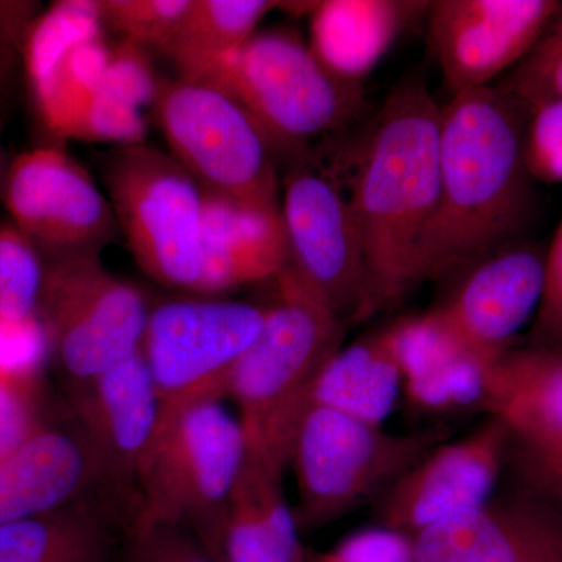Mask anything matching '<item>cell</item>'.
I'll return each instance as SVG.
<instances>
[{
    "instance_id": "1",
    "label": "cell",
    "mask_w": 562,
    "mask_h": 562,
    "mask_svg": "<svg viewBox=\"0 0 562 562\" xmlns=\"http://www.w3.org/2000/svg\"><path fill=\"white\" fill-rule=\"evenodd\" d=\"M441 105L409 77L346 155L341 183L360 236L372 316L401 305L422 281V262L439 202Z\"/></svg>"
},
{
    "instance_id": "2",
    "label": "cell",
    "mask_w": 562,
    "mask_h": 562,
    "mask_svg": "<svg viewBox=\"0 0 562 562\" xmlns=\"http://www.w3.org/2000/svg\"><path fill=\"white\" fill-rule=\"evenodd\" d=\"M530 110L497 85L441 106L439 202L422 281L458 277L491 251L528 239L538 211L525 161Z\"/></svg>"
},
{
    "instance_id": "3",
    "label": "cell",
    "mask_w": 562,
    "mask_h": 562,
    "mask_svg": "<svg viewBox=\"0 0 562 562\" xmlns=\"http://www.w3.org/2000/svg\"><path fill=\"white\" fill-rule=\"evenodd\" d=\"M276 281L279 302L266 308L260 335L232 373L228 395L241 409L244 432L286 471L314 386L341 349L347 324L290 266Z\"/></svg>"
},
{
    "instance_id": "4",
    "label": "cell",
    "mask_w": 562,
    "mask_h": 562,
    "mask_svg": "<svg viewBox=\"0 0 562 562\" xmlns=\"http://www.w3.org/2000/svg\"><path fill=\"white\" fill-rule=\"evenodd\" d=\"M198 81L238 103L271 154L295 162L313 140L349 127L364 109V85L336 76L288 29L257 31Z\"/></svg>"
},
{
    "instance_id": "5",
    "label": "cell",
    "mask_w": 562,
    "mask_h": 562,
    "mask_svg": "<svg viewBox=\"0 0 562 562\" xmlns=\"http://www.w3.org/2000/svg\"><path fill=\"white\" fill-rule=\"evenodd\" d=\"M450 428L391 432L383 425L312 405L303 417L290 465L297 479L299 531L327 527L362 503L379 498L428 450L447 441Z\"/></svg>"
},
{
    "instance_id": "6",
    "label": "cell",
    "mask_w": 562,
    "mask_h": 562,
    "mask_svg": "<svg viewBox=\"0 0 562 562\" xmlns=\"http://www.w3.org/2000/svg\"><path fill=\"white\" fill-rule=\"evenodd\" d=\"M244 450L241 420L233 419L220 402L192 406L151 443L140 464L138 522L191 531L221 560Z\"/></svg>"
},
{
    "instance_id": "7",
    "label": "cell",
    "mask_w": 562,
    "mask_h": 562,
    "mask_svg": "<svg viewBox=\"0 0 562 562\" xmlns=\"http://www.w3.org/2000/svg\"><path fill=\"white\" fill-rule=\"evenodd\" d=\"M117 227L144 273L162 286L199 292L203 277L202 190L149 144L117 147L105 165Z\"/></svg>"
},
{
    "instance_id": "8",
    "label": "cell",
    "mask_w": 562,
    "mask_h": 562,
    "mask_svg": "<svg viewBox=\"0 0 562 562\" xmlns=\"http://www.w3.org/2000/svg\"><path fill=\"white\" fill-rule=\"evenodd\" d=\"M265 314L228 301H177L151 310L140 350L157 392L154 442L192 406L228 395L232 373L260 335Z\"/></svg>"
},
{
    "instance_id": "9",
    "label": "cell",
    "mask_w": 562,
    "mask_h": 562,
    "mask_svg": "<svg viewBox=\"0 0 562 562\" xmlns=\"http://www.w3.org/2000/svg\"><path fill=\"white\" fill-rule=\"evenodd\" d=\"M169 155L202 191L279 210L272 154L241 106L216 88L160 80L154 102Z\"/></svg>"
},
{
    "instance_id": "10",
    "label": "cell",
    "mask_w": 562,
    "mask_h": 562,
    "mask_svg": "<svg viewBox=\"0 0 562 562\" xmlns=\"http://www.w3.org/2000/svg\"><path fill=\"white\" fill-rule=\"evenodd\" d=\"M150 310L99 255L46 262L38 316L50 358L69 386L88 382L140 350Z\"/></svg>"
},
{
    "instance_id": "11",
    "label": "cell",
    "mask_w": 562,
    "mask_h": 562,
    "mask_svg": "<svg viewBox=\"0 0 562 562\" xmlns=\"http://www.w3.org/2000/svg\"><path fill=\"white\" fill-rule=\"evenodd\" d=\"M280 210L292 271L346 324L371 317L357 224L330 169L295 162L284 179Z\"/></svg>"
},
{
    "instance_id": "12",
    "label": "cell",
    "mask_w": 562,
    "mask_h": 562,
    "mask_svg": "<svg viewBox=\"0 0 562 562\" xmlns=\"http://www.w3.org/2000/svg\"><path fill=\"white\" fill-rule=\"evenodd\" d=\"M0 201L46 262L99 255L120 232L90 172L58 147H35L9 162Z\"/></svg>"
},
{
    "instance_id": "13",
    "label": "cell",
    "mask_w": 562,
    "mask_h": 562,
    "mask_svg": "<svg viewBox=\"0 0 562 562\" xmlns=\"http://www.w3.org/2000/svg\"><path fill=\"white\" fill-rule=\"evenodd\" d=\"M512 430L494 416L414 462L379 497L380 527L413 536L490 501L506 469Z\"/></svg>"
},
{
    "instance_id": "14",
    "label": "cell",
    "mask_w": 562,
    "mask_h": 562,
    "mask_svg": "<svg viewBox=\"0 0 562 562\" xmlns=\"http://www.w3.org/2000/svg\"><path fill=\"white\" fill-rule=\"evenodd\" d=\"M561 7L560 0L430 2V44L450 98L491 87L522 61Z\"/></svg>"
},
{
    "instance_id": "15",
    "label": "cell",
    "mask_w": 562,
    "mask_h": 562,
    "mask_svg": "<svg viewBox=\"0 0 562 562\" xmlns=\"http://www.w3.org/2000/svg\"><path fill=\"white\" fill-rule=\"evenodd\" d=\"M546 258L547 247L530 239L506 244L464 269L435 308L475 357L497 364L541 306Z\"/></svg>"
},
{
    "instance_id": "16",
    "label": "cell",
    "mask_w": 562,
    "mask_h": 562,
    "mask_svg": "<svg viewBox=\"0 0 562 562\" xmlns=\"http://www.w3.org/2000/svg\"><path fill=\"white\" fill-rule=\"evenodd\" d=\"M21 55L41 121L52 135L69 139L101 91L110 57L95 0H61L38 14Z\"/></svg>"
},
{
    "instance_id": "17",
    "label": "cell",
    "mask_w": 562,
    "mask_h": 562,
    "mask_svg": "<svg viewBox=\"0 0 562 562\" xmlns=\"http://www.w3.org/2000/svg\"><path fill=\"white\" fill-rule=\"evenodd\" d=\"M413 562H562V508L513 486L413 536Z\"/></svg>"
},
{
    "instance_id": "18",
    "label": "cell",
    "mask_w": 562,
    "mask_h": 562,
    "mask_svg": "<svg viewBox=\"0 0 562 562\" xmlns=\"http://www.w3.org/2000/svg\"><path fill=\"white\" fill-rule=\"evenodd\" d=\"M74 425L113 486L136 487L158 422V401L143 350L69 386Z\"/></svg>"
},
{
    "instance_id": "19",
    "label": "cell",
    "mask_w": 562,
    "mask_h": 562,
    "mask_svg": "<svg viewBox=\"0 0 562 562\" xmlns=\"http://www.w3.org/2000/svg\"><path fill=\"white\" fill-rule=\"evenodd\" d=\"M392 328L409 413L432 419L484 413L495 364L475 357L438 310L402 317Z\"/></svg>"
},
{
    "instance_id": "20",
    "label": "cell",
    "mask_w": 562,
    "mask_h": 562,
    "mask_svg": "<svg viewBox=\"0 0 562 562\" xmlns=\"http://www.w3.org/2000/svg\"><path fill=\"white\" fill-rule=\"evenodd\" d=\"M139 508L135 487L103 486L58 512L0 524V562H113Z\"/></svg>"
},
{
    "instance_id": "21",
    "label": "cell",
    "mask_w": 562,
    "mask_h": 562,
    "mask_svg": "<svg viewBox=\"0 0 562 562\" xmlns=\"http://www.w3.org/2000/svg\"><path fill=\"white\" fill-rule=\"evenodd\" d=\"M103 486L113 484L79 428L41 424L0 460V524L58 512Z\"/></svg>"
},
{
    "instance_id": "22",
    "label": "cell",
    "mask_w": 562,
    "mask_h": 562,
    "mask_svg": "<svg viewBox=\"0 0 562 562\" xmlns=\"http://www.w3.org/2000/svg\"><path fill=\"white\" fill-rule=\"evenodd\" d=\"M201 294L276 279L288 262L281 210L260 209L202 191Z\"/></svg>"
},
{
    "instance_id": "23",
    "label": "cell",
    "mask_w": 562,
    "mask_h": 562,
    "mask_svg": "<svg viewBox=\"0 0 562 562\" xmlns=\"http://www.w3.org/2000/svg\"><path fill=\"white\" fill-rule=\"evenodd\" d=\"M246 450L233 487L222 562H305L294 512L283 491V473L257 439Z\"/></svg>"
},
{
    "instance_id": "24",
    "label": "cell",
    "mask_w": 562,
    "mask_h": 562,
    "mask_svg": "<svg viewBox=\"0 0 562 562\" xmlns=\"http://www.w3.org/2000/svg\"><path fill=\"white\" fill-rule=\"evenodd\" d=\"M484 414L516 441L562 458V350L517 346L492 368Z\"/></svg>"
},
{
    "instance_id": "25",
    "label": "cell",
    "mask_w": 562,
    "mask_h": 562,
    "mask_svg": "<svg viewBox=\"0 0 562 562\" xmlns=\"http://www.w3.org/2000/svg\"><path fill=\"white\" fill-rule=\"evenodd\" d=\"M430 2L330 0L312 13V47L331 72L364 85L392 44L428 14Z\"/></svg>"
},
{
    "instance_id": "26",
    "label": "cell",
    "mask_w": 562,
    "mask_h": 562,
    "mask_svg": "<svg viewBox=\"0 0 562 562\" xmlns=\"http://www.w3.org/2000/svg\"><path fill=\"white\" fill-rule=\"evenodd\" d=\"M403 401V373L392 324L342 346L314 386L312 405L383 425Z\"/></svg>"
},
{
    "instance_id": "27",
    "label": "cell",
    "mask_w": 562,
    "mask_h": 562,
    "mask_svg": "<svg viewBox=\"0 0 562 562\" xmlns=\"http://www.w3.org/2000/svg\"><path fill=\"white\" fill-rule=\"evenodd\" d=\"M280 5L271 0H190L162 55L173 63L180 79L201 80L249 41L262 18Z\"/></svg>"
},
{
    "instance_id": "28",
    "label": "cell",
    "mask_w": 562,
    "mask_h": 562,
    "mask_svg": "<svg viewBox=\"0 0 562 562\" xmlns=\"http://www.w3.org/2000/svg\"><path fill=\"white\" fill-rule=\"evenodd\" d=\"M46 261L31 239L7 222L0 225V316H38Z\"/></svg>"
},
{
    "instance_id": "29",
    "label": "cell",
    "mask_w": 562,
    "mask_h": 562,
    "mask_svg": "<svg viewBox=\"0 0 562 562\" xmlns=\"http://www.w3.org/2000/svg\"><path fill=\"white\" fill-rule=\"evenodd\" d=\"M528 110L562 99V7L522 61L497 85Z\"/></svg>"
},
{
    "instance_id": "30",
    "label": "cell",
    "mask_w": 562,
    "mask_h": 562,
    "mask_svg": "<svg viewBox=\"0 0 562 562\" xmlns=\"http://www.w3.org/2000/svg\"><path fill=\"white\" fill-rule=\"evenodd\" d=\"M103 27L146 50L166 49L190 0H95Z\"/></svg>"
},
{
    "instance_id": "31",
    "label": "cell",
    "mask_w": 562,
    "mask_h": 562,
    "mask_svg": "<svg viewBox=\"0 0 562 562\" xmlns=\"http://www.w3.org/2000/svg\"><path fill=\"white\" fill-rule=\"evenodd\" d=\"M113 562H222L191 531L136 519Z\"/></svg>"
},
{
    "instance_id": "32",
    "label": "cell",
    "mask_w": 562,
    "mask_h": 562,
    "mask_svg": "<svg viewBox=\"0 0 562 562\" xmlns=\"http://www.w3.org/2000/svg\"><path fill=\"white\" fill-rule=\"evenodd\" d=\"M49 358V335L40 316H0V380L32 386Z\"/></svg>"
},
{
    "instance_id": "33",
    "label": "cell",
    "mask_w": 562,
    "mask_h": 562,
    "mask_svg": "<svg viewBox=\"0 0 562 562\" xmlns=\"http://www.w3.org/2000/svg\"><path fill=\"white\" fill-rule=\"evenodd\" d=\"M69 139L135 146L146 139V121L140 110L99 91L81 111Z\"/></svg>"
},
{
    "instance_id": "34",
    "label": "cell",
    "mask_w": 562,
    "mask_h": 562,
    "mask_svg": "<svg viewBox=\"0 0 562 562\" xmlns=\"http://www.w3.org/2000/svg\"><path fill=\"white\" fill-rule=\"evenodd\" d=\"M158 79L149 50L122 40L110 47L109 63L103 72L101 92L135 109L154 105Z\"/></svg>"
},
{
    "instance_id": "35",
    "label": "cell",
    "mask_w": 562,
    "mask_h": 562,
    "mask_svg": "<svg viewBox=\"0 0 562 562\" xmlns=\"http://www.w3.org/2000/svg\"><path fill=\"white\" fill-rule=\"evenodd\" d=\"M525 161L536 183L562 184V99L530 110Z\"/></svg>"
},
{
    "instance_id": "36",
    "label": "cell",
    "mask_w": 562,
    "mask_h": 562,
    "mask_svg": "<svg viewBox=\"0 0 562 562\" xmlns=\"http://www.w3.org/2000/svg\"><path fill=\"white\" fill-rule=\"evenodd\" d=\"M562 341V220L547 247L546 284L525 346L554 349Z\"/></svg>"
},
{
    "instance_id": "37",
    "label": "cell",
    "mask_w": 562,
    "mask_h": 562,
    "mask_svg": "<svg viewBox=\"0 0 562 562\" xmlns=\"http://www.w3.org/2000/svg\"><path fill=\"white\" fill-rule=\"evenodd\" d=\"M305 562H413L412 538L382 527L369 528Z\"/></svg>"
},
{
    "instance_id": "38",
    "label": "cell",
    "mask_w": 562,
    "mask_h": 562,
    "mask_svg": "<svg viewBox=\"0 0 562 562\" xmlns=\"http://www.w3.org/2000/svg\"><path fill=\"white\" fill-rule=\"evenodd\" d=\"M513 486L541 495L562 508V460L532 450L512 438L506 469Z\"/></svg>"
},
{
    "instance_id": "39",
    "label": "cell",
    "mask_w": 562,
    "mask_h": 562,
    "mask_svg": "<svg viewBox=\"0 0 562 562\" xmlns=\"http://www.w3.org/2000/svg\"><path fill=\"white\" fill-rule=\"evenodd\" d=\"M32 386L0 380V460L20 447L36 428Z\"/></svg>"
},
{
    "instance_id": "40",
    "label": "cell",
    "mask_w": 562,
    "mask_h": 562,
    "mask_svg": "<svg viewBox=\"0 0 562 562\" xmlns=\"http://www.w3.org/2000/svg\"><path fill=\"white\" fill-rule=\"evenodd\" d=\"M33 2H0V63L10 68L14 55L24 47L27 33L38 18Z\"/></svg>"
},
{
    "instance_id": "41",
    "label": "cell",
    "mask_w": 562,
    "mask_h": 562,
    "mask_svg": "<svg viewBox=\"0 0 562 562\" xmlns=\"http://www.w3.org/2000/svg\"><path fill=\"white\" fill-rule=\"evenodd\" d=\"M5 157H3V147H2V124H0V183H2L3 172H5Z\"/></svg>"
},
{
    "instance_id": "42",
    "label": "cell",
    "mask_w": 562,
    "mask_h": 562,
    "mask_svg": "<svg viewBox=\"0 0 562 562\" xmlns=\"http://www.w3.org/2000/svg\"><path fill=\"white\" fill-rule=\"evenodd\" d=\"M7 66H3L2 63H0V81H3V76H5L7 72Z\"/></svg>"
},
{
    "instance_id": "43",
    "label": "cell",
    "mask_w": 562,
    "mask_h": 562,
    "mask_svg": "<svg viewBox=\"0 0 562 562\" xmlns=\"http://www.w3.org/2000/svg\"><path fill=\"white\" fill-rule=\"evenodd\" d=\"M554 349H560V350H562V341L560 342V346L554 347Z\"/></svg>"
},
{
    "instance_id": "44",
    "label": "cell",
    "mask_w": 562,
    "mask_h": 562,
    "mask_svg": "<svg viewBox=\"0 0 562 562\" xmlns=\"http://www.w3.org/2000/svg\"><path fill=\"white\" fill-rule=\"evenodd\" d=\"M527 447H528V446H527ZM530 449H531V447H530ZM532 450H535V449H532ZM541 453H542V452H541ZM546 454H547V453H546ZM549 457H552V454H549ZM553 458H560V460H562V458H561V457H553Z\"/></svg>"
}]
</instances>
